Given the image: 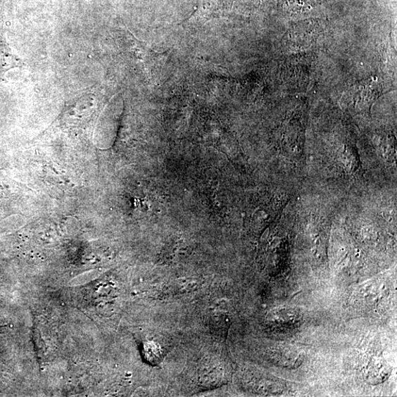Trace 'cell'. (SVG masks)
Masks as SVG:
<instances>
[{"mask_svg":"<svg viewBox=\"0 0 397 397\" xmlns=\"http://www.w3.org/2000/svg\"><path fill=\"white\" fill-rule=\"evenodd\" d=\"M6 331V326H0V334H3Z\"/></svg>","mask_w":397,"mask_h":397,"instance_id":"6da1fadb","label":"cell"}]
</instances>
